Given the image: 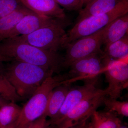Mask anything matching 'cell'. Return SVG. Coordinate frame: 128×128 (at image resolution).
I'll return each mask as SVG.
<instances>
[{"instance_id": "9", "label": "cell", "mask_w": 128, "mask_h": 128, "mask_svg": "<svg viewBox=\"0 0 128 128\" xmlns=\"http://www.w3.org/2000/svg\"><path fill=\"white\" fill-rule=\"evenodd\" d=\"M106 95L86 98L72 108L57 124V128H68L89 119L102 104Z\"/></svg>"}, {"instance_id": "23", "label": "cell", "mask_w": 128, "mask_h": 128, "mask_svg": "<svg viewBox=\"0 0 128 128\" xmlns=\"http://www.w3.org/2000/svg\"><path fill=\"white\" fill-rule=\"evenodd\" d=\"M59 6L69 11H80L83 4L82 0H55Z\"/></svg>"}, {"instance_id": "17", "label": "cell", "mask_w": 128, "mask_h": 128, "mask_svg": "<svg viewBox=\"0 0 128 128\" xmlns=\"http://www.w3.org/2000/svg\"><path fill=\"white\" fill-rule=\"evenodd\" d=\"M128 34L105 46L103 52L104 63L112 60H128Z\"/></svg>"}, {"instance_id": "28", "label": "cell", "mask_w": 128, "mask_h": 128, "mask_svg": "<svg viewBox=\"0 0 128 128\" xmlns=\"http://www.w3.org/2000/svg\"><path fill=\"white\" fill-rule=\"evenodd\" d=\"M9 102V101L6 100L4 98H2V97L0 96V106L8 103V102Z\"/></svg>"}, {"instance_id": "31", "label": "cell", "mask_w": 128, "mask_h": 128, "mask_svg": "<svg viewBox=\"0 0 128 128\" xmlns=\"http://www.w3.org/2000/svg\"><path fill=\"white\" fill-rule=\"evenodd\" d=\"M83 6H86L87 4L88 3H89L92 0H82Z\"/></svg>"}, {"instance_id": "4", "label": "cell", "mask_w": 128, "mask_h": 128, "mask_svg": "<svg viewBox=\"0 0 128 128\" xmlns=\"http://www.w3.org/2000/svg\"><path fill=\"white\" fill-rule=\"evenodd\" d=\"M128 13V0H120L112 10L107 13L78 21L66 33L65 48L66 44L79 38L95 33L116 18Z\"/></svg>"}, {"instance_id": "18", "label": "cell", "mask_w": 128, "mask_h": 128, "mask_svg": "<svg viewBox=\"0 0 128 128\" xmlns=\"http://www.w3.org/2000/svg\"><path fill=\"white\" fill-rule=\"evenodd\" d=\"M32 13L34 12L22 5L13 12L0 18V41L24 16Z\"/></svg>"}, {"instance_id": "1", "label": "cell", "mask_w": 128, "mask_h": 128, "mask_svg": "<svg viewBox=\"0 0 128 128\" xmlns=\"http://www.w3.org/2000/svg\"><path fill=\"white\" fill-rule=\"evenodd\" d=\"M0 54L12 60L28 63L58 72L64 57L56 52L44 50L22 41L17 37L0 41Z\"/></svg>"}, {"instance_id": "29", "label": "cell", "mask_w": 128, "mask_h": 128, "mask_svg": "<svg viewBox=\"0 0 128 128\" xmlns=\"http://www.w3.org/2000/svg\"><path fill=\"white\" fill-rule=\"evenodd\" d=\"M0 128H16V122L10 124L7 126L0 127Z\"/></svg>"}, {"instance_id": "30", "label": "cell", "mask_w": 128, "mask_h": 128, "mask_svg": "<svg viewBox=\"0 0 128 128\" xmlns=\"http://www.w3.org/2000/svg\"><path fill=\"white\" fill-rule=\"evenodd\" d=\"M2 62L0 61V74L2 73L4 66L2 64Z\"/></svg>"}, {"instance_id": "21", "label": "cell", "mask_w": 128, "mask_h": 128, "mask_svg": "<svg viewBox=\"0 0 128 128\" xmlns=\"http://www.w3.org/2000/svg\"><path fill=\"white\" fill-rule=\"evenodd\" d=\"M106 96L103 100V104L108 110L115 112L119 116H128V101H119L117 99L107 97Z\"/></svg>"}, {"instance_id": "24", "label": "cell", "mask_w": 128, "mask_h": 128, "mask_svg": "<svg viewBox=\"0 0 128 128\" xmlns=\"http://www.w3.org/2000/svg\"><path fill=\"white\" fill-rule=\"evenodd\" d=\"M90 118L68 128H92Z\"/></svg>"}, {"instance_id": "25", "label": "cell", "mask_w": 128, "mask_h": 128, "mask_svg": "<svg viewBox=\"0 0 128 128\" xmlns=\"http://www.w3.org/2000/svg\"><path fill=\"white\" fill-rule=\"evenodd\" d=\"M43 116L44 115L43 114L39 118L31 123L26 128H38L42 120Z\"/></svg>"}, {"instance_id": "32", "label": "cell", "mask_w": 128, "mask_h": 128, "mask_svg": "<svg viewBox=\"0 0 128 128\" xmlns=\"http://www.w3.org/2000/svg\"><path fill=\"white\" fill-rule=\"evenodd\" d=\"M119 128H128V126L127 124H122V125Z\"/></svg>"}, {"instance_id": "11", "label": "cell", "mask_w": 128, "mask_h": 128, "mask_svg": "<svg viewBox=\"0 0 128 128\" xmlns=\"http://www.w3.org/2000/svg\"><path fill=\"white\" fill-rule=\"evenodd\" d=\"M66 19L47 18L34 13L27 14L6 34L3 40L29 34L41 28L58 23Z\"/></svg>"}, {"instance_id": "22", "label": "cell", "mask_w": 128, "mask_h": 128, "mask_svg": "<svg viewBox=\"0 0 128 128\" xmlns=\"http://www.w3.org/2000/svg\"><path fill=\"white\" fill-rule=\"evenodd\" d=\"M22 5L20 0H0V18L13 12Z\"/></svg>"}, {"instance_id": "15", "label": "cell", "mask_w": 128, "mask_h": 128, "mask_svg": "<svg viewBox=\"0 0 128 128\" xmlns=\"http://www.w3.org/2000/svg\"><path fill=\"white\" fill-rule=\"evenodd\" d=\"M120 0H92L79 11L78 21L91 16L105 14L114 8Z\"/></svg>"}, {"instance_id": "16", "label": "cell", "mask_w": 128, "mask_h": 128, "mask_svg": "<svg viewBox=\"0 0 128 128\" xmlns=\"http://www.w3.org/2000/svg\"><path fill=\"white\" fill-rule=\"evenodd\" d=\"M92 128H119L122 121L115 112L108 110L94 112L90 118Z\"/></svg>"}, {"instance_id": "10", "label": "cell", "mask_w": 128, "mask_h": 128, "mask_svg": "<svg viewBox=\"0 0 128 128\" xmlns=\"http://www.w3.org/2000/svg\"><path fill=\"white\" fill-rule=\"evenodd\" d=\"M102 54H95L78 60L70 66L68 75L70 79L66 83L71 84L76 80L90 79L104 73L105 66Z\"/></svg>"}, {"instance_id": "6", "label": "cell", "mask_w": 128, "mask_h": 128, "mask_svg": "<svg viewBox=\"0 0 128 128\" xmlns=\"http://www.w3.org/2000/svg\"><path fill=\"white\" fill-rule=\"evenodd\" d=\"M107 25L95 33L82 37L66 44L62 67L68 68L78 60L95 54H102V36Z\"/></svg>"}, {"instance_id": "14", "label": "cell", "mask_w": 128, "mask_h": 128, "mask_svg": "<svg viewBox=\"0 0 128 128\" xmlns=\"http://www.w3.org/2000/svg\"><path fill=\"white\" fill-rule=\"evenodd\" d=\"M72 88L71 84L64 83L54 88L51 92L44 114L52 119L62 106L66 95Z\"/></svg>"}, {"instance_id": "8", "label": "cell", "mask_w": 128, "mask_h": 128, "mask_svg": "<svg viewBox=\"0 0 128 128\" xmlns=\"http://www.w3.org/2000/svg\"><path fill=\"white\" fill-rule=\"evenodd\" d=\"M104 73L108 86L105 89L107 95L117 99L121 96L124 89L128 87V60H112L104 63Z\"/></svg>"}, {"instance_id": "27", "label": "cell", "mask_w": 128, "mask_h": 128, "mask_svg": "<svg viewBox=\"0 0 128 128\" xmlns=\"http://www.w3.org/2000/svg\"><path fill=\"white\" fill-rule=\"evenodd\" d=\"M12 60V59L8 57H5L0 54V61L2 62H8V61L10 62Z\"/></svg>"}, {"instance_id": "26", "label": "cell", "mask_w": 128, "mask_h": 128, "mask_svg": "<svg viewBox=\"0 0 128 128\" xmlns=\"http://www.w3.org/2000/svg\"><path fill=\"white\" fill-rule=\"evenodd\" d=\"M44 117L41 124H40L38 128H50V125L48 120H47V117L44 114Z\"/></svg>"}, {"instance_id": "19", "label": "cell", "mask_w": 128, "mask_h": 128, "mask_svg": "<svg viewBox=\"0 0 128 128\" xmlns=\"http://www.w3.org/2000/svg\"><path fill=\"white\" fill-rule=\"evenodd\" d=\"M22 108L16 102H9L0 106V128L16 122Z\"/></svg>"}, {"instance_id": "7", "label": "cell", "mask_w": 128, "mask_h": 128, "mask_svg": "<svg viewBox=\"0 0 128 128\" xmlns=\"http://www.w3.org/2000/svg\"><path fill=\"white\" fill-rule=\"evenodd\" d=\"M98 77L86 79L82 86L70 88L60 111L55 117L48 120L51 126H56L72 108L86 98L102 94L107 96L105 89L98 87Z\"/></svg>"}, {"instance_id": "12", "label": "cell", "mask_w": 128, "mask_h": 128, "mask_svg": "<svg viewBox=\"0 0 128 128\" xmlns=\"http://www.w3.org/2000/svg\"><path fill=\"white\" fill-rule=\"evenodd\" d=\"M22 4L35 14L47 18L65 19L64 9L55 0H20Z\"/></svg>"}, {"instance_id": "5", "label": "cell", "mask_w": 128, "mask_h": 128, "mask_svg": "<svg viewBox=\"0 0 128 128\" xmlns=\"http://www.w3.org/2000/svg\"><path fill=\"white\" fill-rule=\"evenodd\" d=\"M67 19L42 28L30 34L17 36L22 41L44 50L56 52L64 48L66 33L64 28L68 25Z\"/></svg>"}, {"instance_id": "2", "label": "cell", "mask_w": 128, "mask_h": 128, "mask_svg": "<svg viewBox=\"0 0 128 128\" xmlns=\"http://www.w3.org/2000/svg\"><path fill=\"white\" fill-rule=\"evenodd\" d=\"M1 74L9 81L22 98L30 97L54 72L45 67L12 60Z\"/></svg>"}, {"instance_id": "3", "label": "cell", "mask_w": 128, "mask_h": 128, "mask_svg": "<svg viewBox=\"0 0 128 128\" xmlns=\"http://www.w3.org/2000/svg\"><path fill=\"white\" fill-rule=\"evenodd\" d=\"M70 79L68 74L52 76L46 79L25 104L16 121V128H26L44 113L51 92Z\"/></svg>"}, {"instance_id": "20", "label": "cell", "mask_w": 128, "mask_h": 128, "mask_svg": "<svg viewBox=\"0 0 128 128\" xmlns=\"http://www.w3.org/2000/svg\"><path fill=\"white\" fill-rule=\"evenodd\" d=\"M0 96L12 102H16L22 99L10 82L1 74H0Z\"/></svg>"}, {"instance_id": "13", "label": "cell", "mask_w": 128, "mask_h": 128, "mask_svg": "<svg viewBox=\"0 0 128 128\" xmlns=\"http://www.w3.org/2000/svg\"><path fill=\"white\" fill-rule=\"evenodd\" d=\"M128 13L116 18L107 25L102 36L105 46L119 40L128 34Z\"/></svg>"}]
</instances>
